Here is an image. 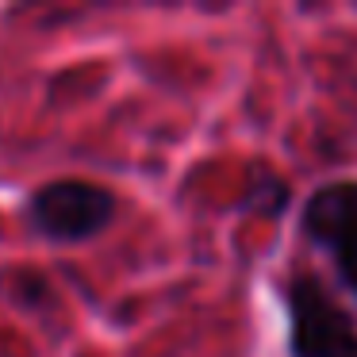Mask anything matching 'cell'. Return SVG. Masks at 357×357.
Segmentation results:
<instances>
[{
  "mask_svg": "<svg viewBox=\"0 0 357 357\" xmlns=\"http://www.w3.org/2000/svg\"><path fill=\"white\" fill-rule=\"evenodd\" d=\"M112 211H116L112 192L93 181H54L31 200L35 227L54 242L93 238L112 223Z\"/></svg>",
  "mask_w": 357,
  "mask_h": 357,
  "instance_id": "7a4b0ae2",
  "label": "cell"
},
{
  "mask_svg": "<svg viewBox=\"0 0 357 357\" xmlns=\"http://www.w3.org/2000/svg\"><path fill=\"white\" fill-rule=\"evenodd\" d=\"M303 231L331 254L342 284L357 296V181H334L307 196Z\"/></svg>",
  "mask_w": 357,
  "mask_h": 357,
  "instance_id": "3957f363",
  "label": "cell"
},
{
  "mask_svg": "<svg viewBox=\"0 0 357 357\" xmlns=\"http://www.w3.org/2000/svg\"><path fill=\"white\" fill-rule=\"evenodd\" d=\"M288 346L292 357H357V323L311 273L288 284Z\"/></svg>",
  "mask_w": 357,
  "mask_h": 357,
  "instance_id": "6da1fadb",
  "label": "cell"
}]
</instances>
